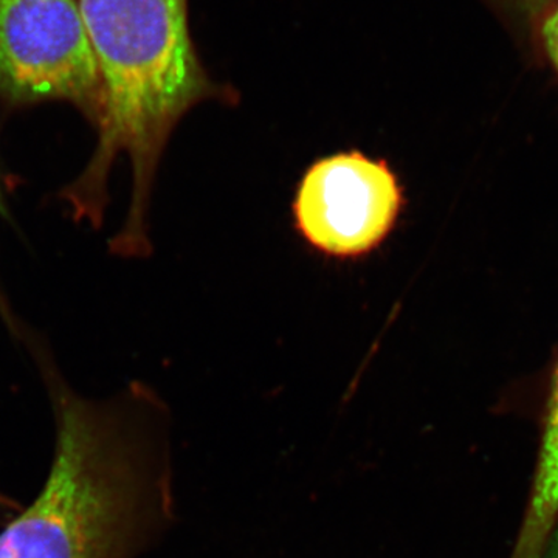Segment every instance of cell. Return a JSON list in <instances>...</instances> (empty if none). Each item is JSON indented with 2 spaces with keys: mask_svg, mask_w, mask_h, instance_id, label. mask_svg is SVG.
Returning a JSON list of instances; mask_svg holds the SVG:
<instances>
[{
  "mask_svg": "<svg viewBox=\"0 0 558 558\" xmlns=\"http://www.w3.org/2000/svg\"><path fill=\"white\" fill-rule=\"evenodd\" d=\"M499 5L508 9L510 13L519 14L526 20H535L545 13L553 0H495Z\"/></svg>",
  "mask_w": 558,
  "mask_h": 558,
  "instance_id": "cell-6",
  "label": "cell"
},
{
  "mask_svg": "<svg viewBox=\"0 0 558 558\" xmlns=\"http://www.w3.org/2000/svg\"><path fill=\"white\" fill-rule=\"evenodd\" d=\"M558 519V362L550 380L545 428L526 515L512 558H538Z\"/></svg>",
  "mask_w": 558,
  "mask_h": 558,
  "instance_id": "cell-5",
  "label": "cell"
},
{
  "mask_svg": "<svg viewBox=\"0 0 558 558\" xmlns=\"http://www.w3.org/2000/svg\"><path fill=\"white\" fill-rule=\"evenodd\" d=\"M20 506L14 499L7 497V495L0 494V521L7 519L9 515L20 512Z\"/></svg>",
  "mask_w": 558,
  "mask_h": 558,
  "instance_id": "cell-10",
  "label": "cell"
},
{
  "mask_svg": "<svg viewBox=\"0 0 558 558\" xmlns=\"http://www.w3.org/2000/svg\"><path fill=\"white\" fill-rule=\"evenodd\" d=\"M57 444L38 497L0 532V558H137L174 520L167 407L143 385L108 399L70 387L32 343Z\"/></svg>",
  "mask_w": 558,
  "mask_h": 558,
  "instance_id": "cell-1",
  "label": "cell"
},
{
  "mask_svg": "<svg viewBox=\"0 0 558 558\" xmlns=\"http://www.w3.org/2000/svg\"><path fill=\"white\" fill-rule=\"evenodd\" d=\"M405 190L385 159L340 150L310 165L292 202L301 240L330 259L355 260L391 236L405 208Z\"/></svg>",
  "mask_w": 558,
  "mask_h": 558,
  "instance_id": "cell-4",
  "label": "cell"
},
{
  "mask_svg": "<svg viewBox=\"0 0 558 558\" xmlns=\"http://www.w3.org/2000/svg\"><path fill=\"white\" fill-rule=\"evenodd\" d=\"M68 102L97 130L102 86L78 0H0V105Z\"/></svg>",
  "mask_w": 558,
  "mask_h": 558,
  "instance_id": "cell-3",
  "label": "cell"
},
{
  "mask_svg": "<svg viewBox=\"0 0 558 558\" xmlns=\"http://www.w3.org/2000/svg\"><path fill=\"white\" fill-rule=\"evenodd\" d=\"M538 558H558V519Z\"/></svg>",
  "mask_w": 558,
  "mask_h": 558,
  "instance_id": "cell-9",
  "label": "cell"
},
{
  "mask_svg": "<svg viewBox=\"0 0 558 558\" xmlns=\"http://www.w3.org/2000/svg\"><path fill=\"white\" fill-rule=\"evenodd\" d=\"M102 86L97 145L78 178L61 191L76 222L101 227L110 172L131 165L130 208L109 241L120 258L153 252L149 215L154 183L168 142L186 116L204 105L234 106L240 95L209 76L189 22V0H78Z\"/></svg>",
  "mask_w": 558,
  "mask_h": 558,
  "instance_id": "cell-2",
  "label": "cell"
},
{
  "mask_svg": "<svg viewBox=\"0 0 558 558\" xmlns=\"http://www.w3.org/2000/svg\"><path fill=\"white\" fill-rule=\"evenodd\" d=\"M545 39L550 60H553L558 69V7L553 11L548 22L545 24Z\"/></svg>",
  "mask_w": 558,
  "mask_h": 558,
  "instance_id": "cell-8",
  "label": "cell"
},
{
  "mask_svg": "<svg viewBox=\"0 0 558 558\" xmlns=\"http://www.w3.org/2000/svg\"><path fill=\"white\" fill-rule=\"evenodd\" d=\"M7 215H9V208H7L2 175H0V216ZM0 317L3 318V322H5V325L9 326L10 330H13L14 333L17 332L20 325H17L13 311H11L9 300H7L5 293H3L2 284H0Z\"/></svg>",
  "mask_w": 558,
  "mask_h": 558,
  "instance_id": "cell-7",
  "label": "cell"
}]
</instances>
